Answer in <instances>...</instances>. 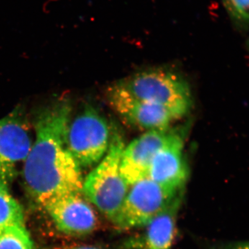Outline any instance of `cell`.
Masks as SVG:
<instances>
[{
  "label": "cell",
  "instance_id": "obj_6",
  "mask_svg": "<svg viewBox=\"0 0 249 249\" xmlns=\"http://www.w3.org/2000/svg\"><path fill=\"white\" fill-rule=\"evenodd\" d=\"M107 99L124 122L145 132L168 129L176 120L163 108L135 97L119 84L109 88Z\"/></svg>",
  "mask_w": 249,
  "mask_h": 249
},
{
  "label": "cell",
  "instance_id": "obj_5",
  "mask_svg": "<svg viewBox=\"0 0 249 249\" xmlns=\"http://www.w3.org/2000/svg\"><path fill=\"white\" fill-rule=\"evenodd\" d=\"M181 192L168 191L149 178L139 181L130 186L112 223L121 229L144 227Z\"/></svg>",
  "mask_w": 249,
  "mask_h": 249
},
{
  "label": "cell",
  "instance_id": "obj_7",
  "mask_svg": "<svg viewBox=\"0 0 249 249\" xmlns=\"http://www.w3.org/2000/svg\"><path fill=\"white\" fill-rule=\"evenodd\" d=\"M183 146L182 133L170 130L152 160L147 178L168 191L175 193L183 191L188 178Z\"/></svg>",
  "mask_w": 249,
  "mask_h": 249
},
{
  "label": "cell",
  "instance_id": "obj_3",
  "mask_svg": "<svg viewBox=\"0 0 249 249\" xmlns=\"http://www.w3.org/2000/svg\"><path fill=\"white\" fill-rule=\"evenodd\" d=\"M118 84L135 97L163 108L176 120L186 115L193 104L188 83L163 69L139 72Z\"/></svg>",
  "mask_w": 249,
  "mask_h": 249
},
{
  "label": "cell",
  "instance_id": "obj_16",
  "mask_svg": "<svg viewBox=\"0 0 249 249\" xmlns=\"http://www.w3.org/2000/svg\"><path fill=\"white\" fill-rule=\"evenodd\" d=\"M65 249H103L101 248H98V247H93V246H88V245H77L72 246V247H67Z\"/></svg>",
  "mask_w": 249,
  "mask_h": 249
},
{
  "label": "cell",
  "instance_id": "obj_4",
  "mask_svg": "<svg viewBox=\"0 0 249 249\" xmlns=\"http://www.w3.org/2000/svg\"><path fill=\"white\" fill-rule=\"evenodd\" d=\"M110 139L107 121L92 107L86 106L73 121H69L65 143L80 166H91L102 160Z\"/></svg>",
  "mask_w": 249,
  "mask_h": 249
},
{
  "label": "cell",
  "instance_id": "obj_14",
  "mask_svg": "<svg viewBox=\"0 0 249 249\" xmlns=\"http://www.w3.org/2000/svg\"><path fill=\"white\" fill-rule=\"evenodd\" d=\"M232 22L240 29L249 27V0H223Z\"/></svg>",
  "mask_w": 249,
  "mask_h": 249
},
{
  "label": "cell",
  "instance_id": "obj_9",
  "mask_svg": "<svg viewBox=\"0 0 249 249\" xmlns=\"http://www.w3.org/2000/svg\"><path fill=\"white\" fill-rule=\"evenodd\" d=\"M82 193L59 196L43 206L59 230L68 235H88L98 227L97 215Z\"/></svg>",
  "mask_w": 249,
  "mask_h": 249
},
{
  "label": "cell",
  "instance_id": "obj_15",
  "mask_svg": "<svg viewBox=\"0 0 249 249\" xmlns=\"http://www.w3.org/2000/svg\"><path fill=\"white\" fill-rule=\"evenodd\" d=\"M211 249H249V241L225 242L216 244Z\"/></svg>",
  "mask_w": 249,
  "mask_h": 249
},
{
  "label": "cell",
  "instance_id": "obj_1",
  "mask_svg": "<svg viewBox=\"0 0 249 249\" xmlns=\"http://www.w3.org/2000/svg\"><path fill=\"white\" fill-rule=\"evenodd\" d=\"M71 110L67 101H59L36 120V140L23 173L28 191L42 206L59 196L83 193L80 166L65 143Z\"/></svg>",
  "mask_w": 249,
  "mask_h": 249
},
{
  "label": "cell",
  "instance_id": "obj_12",
  "mask_svg": "<svg viewBox=\"0 0 249 249\" xmlns=\"http://www.w3.org/2000/svg\"><path fill=\"white\" fill-rule=\"evenodd\" d=\"M20 224H24L22 207L10 193L6 181L0 178V235Z\"/></svg>",
  "mask_w": 249,
  "mask_h": 249
},
{
  "label": "cell",
  "instance_id": "obj_13",
  "mask_svg": "<svg viewBox=\"0 0 249 249\" xmlns=\"http://www.w3.org/2000/svg\"><path fill=\"white\" fill-rule=\"evenodd\" d=\"M0 249H36L24 224H16L0 235Z\"/></svg>",
  "mask_w": 249,
  "mask_h": 249
},
{
  "label": "cell",
  "instance_id": "obj_10",
  "mask_svg": "<svg viewBox=\"0 0 249 249\" xmlns=\"http://www.w3.org/2000/svg\"><path fill=\"white\" fill-rule=\"evenodd\" d=\"M170 129L147 131L124 146L121 171L129 186L147 178L156 154L164 143Z\"/></svg>",
  "mask_w": 249,
  "mask_h": 249
},
{
  "label": "cell",
  "instance_id": "obj_11",
  "mask_svg": "<svg viewBox=\"0 0 249 249\" xmlns=\"http://www.w3.org/2000/svg\"><path fill=\"white\" fill-rule=\"evenodd\" d=\"M183 192L160 213L144 226L142 233L129 239L127 249H171L177 235V219L183 199Z\"/></svg>",
  "mask_w": 249,
  "mask_h": 249
},
{
  "label": "cell",
  "instance_id": "obj_8",
  "mask_svg": "<svg viewBox=\"0 0 249 249\" xmlns=\"http://www.w3.org/2000/svg\"><path fill=\"white\" fill-rule=\"evenodd\" d=\"M30 131L19 111L0 120V178L6 181L16 173L19 163L25 162L32 147Z\"/></svg>",
  "mask_w": 249,
  "mask_h": 249
},
{
  "label": "cell",
  "instance_id": "obj_2",
  "mask_svg": "<svg viewBox=\"0 0 249 249\" xmlns=\"http://www.w3.org/2000/svg\"><path fill=\"white\" fill-rule=\"evenodd\" d=\"M124 146L120 134L114 132L106 155L83 181L82 192L87 199L111 222L120 211L130 188L121 171Z\"/></svg>",
  "mask_w": 249,
  "mask_h": 249
}]
</instances>
